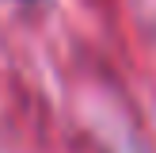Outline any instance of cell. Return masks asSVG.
Returning <instances> with one entry per match:
<instances>
[]
</instances>
